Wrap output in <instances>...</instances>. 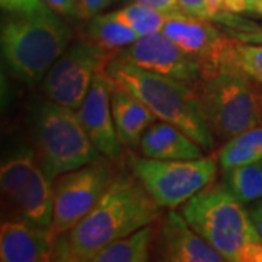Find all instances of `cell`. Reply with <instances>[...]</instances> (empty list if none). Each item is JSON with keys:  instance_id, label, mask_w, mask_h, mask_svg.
<instances>
[{"instance_id": "1", "label": "cell", "mask_w": 262, "mask_h": 262, "mask_svg": "<svg viewBox=\"0 0 262 262\" xmlns=\"http://www.w3.org/2000/svg\"><path fill=\"white\" fill-rule=\"evenodd\" d=\"M162 207L139 179L118 173L96 206L54 242L53 261L92 262L105 246L155 223Z\"/></svg>"}, {"instance_id": "2", "label": "cell", "mask_w": 262, "mask_h": 262, "mask_svg": "<svg viewBox=\"0 0 262 262\" xmlns=\"http://www.w3.org/2000/svg\"><path fill=\"white\" fill-rule=\"evenodd\" d=\"M105 72L114 86L137 98L158 120L185 131L204 150L214 149V136L204 120L192 84L144 70L118 56L114 57Z\"/></svg>"}, {"instance_id": "3", "label": "cell", "mask_w": 262, "mask_h": 262, "mask_svg": "<svg viewBox=\"0 0 262 262\" xmlns=\"http://www.w3.org/2000/svg\"><path fill=\"white\" fill-rule=\"evenodd\" d=\"M50 8L34 13H9L2 20V61L13 79L42 82L51 66L72 42V29Z\"/></svg>"}, {"instance_id": "4", "label": "cell", "mask_w": 262, "mask_h": 262, "mask_svg": "<svg viewBox=\"0 0 262 262\" xmlns=\"http://www.w3.org/2000/svg\"><path fill=\"white\" fill-rule=\"evenodd\" d=\"M181 214L229 262H262V237L251 213L222 184L213 182L185 204Z\"/></svg>"}, {"instance_id": "5", "label": "cell", "mask_w": 262, "mask_h": 262, "mask_svg": "<svg viewBox=\"0 0 262 262\" xmlns=\"http://www.w3.org/2000/svg\"><path fill=\"white\" fill-rule=\"evenodd\" d=\"M214 139L229 140L262 124V84L220 66L192 83Z\"/></svg>"}, {"instance_id": "6", "label": "cell", "mask_w": 262, "mask_h": 262, "mask_svg": "<svg viewBox=\"0 0 262 262\" xmlns=\"http://www.w3.org/2000/svg\"><path fill=\"white\" fill-rule=\"evenodd\" d=\"M31 131L35 155L51 181L103 158L86 134L76 110L46 96L32 105Z\"/></svg>"}, {"instance_id": "7", "label": "cell", "mask_w": 262, "mask_h": 262, "mask_svg": "<svg viewBox=\"0 0 262 262\" xmlns=\"http://www.w3.org/2000/svg\"><path fill=\"white\" fill-rule=\"evenodd\" d=\"M217 158L160 160L130 156V168L162 208H178L210 185L217 173Z\"/></svg>"}, {"instance_id": "8", "label": "cell", "mask_w": 262, "mask_h": 262, "mask_svg": "<svg viewBox=\"0 0 262 262\" xmlns=\"http://www.w3.org/2000/svg\"><path fill=\"white\" fill-rule=\"evenodd\" d=\"M118 173L114 160L101 158L57 177L53 181L51 234L57 239L77 225L96 206Z\"/></svg>"}, {"instance_id": "9", "label": "cell", "mask_w": 262, "mask_h": 262, "mask_svg": "<svg viewBox=\"0 0 262 262\" xmlns=\"http://www.w3.org/2000/svg\"><path fill=\"white\" fill-rule=\"evenodd\" d=\"M0 185L20 217L44 227L51 226L53 181L44 172L34 150L19 149L2 162Z\"/></svg>"}, {"instance_id": "10", "label": "cell", "mask_w": 262, "mask_h": 262, "mask_svg": "<svg viewBox=\"0 0 262 262\" xmlns=\"http://www.w3.org/2000/svg\"><path fill=\"white\" fill-rule=\"evenodd\" d=\"M115 56L117 53L95 47L86 39L70 42L41 82L44 96L77 110L89 92L95 75L105 70Z\"/></svg>"}, {"instance_id": "11", "label": "cell", "mask_w": 262, "mask_h": 262, "mask_svg": "<svg viewBox=\"0 0 262 262\" xmlns=\"http://www.w3.org/2000/svg\"><path fill=\"white\" fill-rule=\"evenodd\" d=\"M117 56L144 70L191 84L203 73V64L187 54L162 31L139 37Z\"/></svg>"}, {"instance_id": "12", "label": "cell", "mask_w": 262, "mask_h": 262, "mask_svg": "<svg viewBox=\"0 0 262 262\" xmlns=\"http://www.w3.org/2000/svg\"><path fill=\"white\" fill-rule=\"evenodd\" d=\"M113 84L105 70L98 72L91 89L76 110L86 134L103 158L118 160L121 158L122 144L113 117Z\"/></svg>"}, {"instance_id": "13", "label": "cell", "mask_w": 262, "mask_h": 262, "mask_svg": "<svg viewBox=\"0 0 262 262\" xmlns=\"http://www.w3.org/2000/svg\"><path fill=\"white\" fill-rule=\"evenodd\" d=\"M162 32L203 64L201 75L213 72L222 66L226 48L232 41V35L220 32L208 19L185 13L173 15Z\"/></svg>"}, {"instance_id": "14", "label": "cell", "mask_w": 262, "mask_h": 262, "mask_svg": "<svg viewBox=\"0 0 262 262\" xmlns=\"http://www.w3.org/2000/svg\"><path fill=\"white\" fill-rule=\"evenodd\" d=\"M155 252L159 261L168 262H225L206 239L198 234L185 217L170 208L162 219L155 237Z\"/></svg>"}, {"instance_id": "15", "label": "cell", "mask_w": 262, "mask_h": 262, "mask_svg": "<svg viewBox=\"0 0 262 262\" xmlns=\"http://www.w3.org/2000/svg\"><path fill=\"white\" fill-rule=\"evenodd\" d=\"M56 237L50 227L37 225L25 217L12 219L0 227V261H53Z\"/></svg>"}, {"instance_id": "16", "label": "cell", "mask_w": 262, "mask_h": 262, "mask_svg": "<svg viewBox=\"0 0 262 262\" xmlns=\"http://www.w3.org/2000/svg\"><path fill=\"white\" fill-rule=\"evenodd\" d=\"M139 149L143 156L160 160L196 159L204 156V149L185 131L162 120H156L146 130Z\"/></svg>"}, {"instance_id": "17", "label": "cell", "mask_w": 262, "mask_h": 262, "mask_svg": "<svg viewBox=\"0 0 262 262\" xmlns=\"http://www.w3.org/2000/svg\"><path fill=\"white\" fill-rule=\"evenodd\" d=\"M111 103L114 122L121 144L128 149L140 147L143 134L158 118L137 98L114 84Z\"/></svg>"}, {"instance_id": "18", "label": "cell", "mask_w": 262, "mask_h": 262, "mask_svg": "<svg viewBox=\"0 0 262 262\" xmlns=\"http://www.w3.org/2000/svg\"><path fill=\"white\" fill-rule=\"evenodd\" d=\"M156 229L153 223L143 226L133 233L122 236L105 246L94 256L92 262H146L150 261L155 248Z\"/></svg>"}, {"instance_id": "19", "label": "cell", "mask_w": 262, "mask_h": 262, "mask_svg": "<svg viewBox=\"0 0 262 262\" xmlns=\"http://www.w3.org/2000/svg\"><path fill=\"white\" fill-rule=\"evenodd\" d=\"M84 35V39L94 44L95 47L117 54L139 38L133 29L111 18L108 13H99L89 19Z\"/></svg>"}, {"instance_id": "20", "label": "cell", "mask_w": 262, "mask_h": 262, "mask_svg": "<svg viewBox=\"0 0 262 262\" xmlns=\"http://www.w3.org/2000/svg\"><path fill=\"white\" fill-rule=\"evenodd\" d=\"M262 160V124L242 131L225 141L217 162L222 170Z\"/></svg>"}, {"instance_id": "21", "label": "cell", "mask_w": 262, "mask_h": 262, "mask_svg": "<svg viewBox=\"0 0 262 262\" xmlns=\"http://www.w3.org/2000/svg\"><path fill=\"white\" fill-rule=\"evenodd\" d=\"M222 187L244 204L262 198V162L223 170Z\"/></svg>"}, {"instance_id": "22", "label": "cell", "mask_w": 262, "mask_h": 262, "mask_svg": "<svg viewBox=\"0 0 262 262\" xmlns=\"http://www.w3.org/2000/svg\"><path fill=\"white\" fill-rule=\"evenodd\" d=\"M222 64L262 84V44L246 42L232 37Z\"/></svg>"}, {"instance_id": "23", "label": "cell", "mask_w": 262, "mask_h": 262, "mask_svg": "<svg viewBox=\"0 0 262 262\" xmlns=\"http://www.w3.org/2000/svg\"><path fill=\"white\" fill-rule=\"evenodd\" d=\"M111 18L117 19L122 25L133 29L139 37L149 35L153 32H159L166 25L169 19L173 15H168L156 9H151L146 5L134 2L121 9L108 12ZM177 15V13H175Z\"/></svg>"}, {"instance_id": "24", "label": "cell", "mask_w": 262, "mask_h": 262, "mask_svg": "<svg viewBox=\"0 0 262 262\" xmlns=\"http://www.w3.org/2000/svg\"><path fill=\"white\" fill-rule=\"evenodd\" d=\"M0 5L8 13H34L48 8L44 0H0Z\"/></svg>"}, {"instance_id": "25", "label": "cell", "mask_w": 262, "mask_h": 262, "mask_svg": "<svg viewBox=\"0 0 262 262\" xmlns=\"http://www.w3.org/2000/svg\"><path fill=\"white\" fill-rule=\"evenodd\" d=\"M76 16L80 19H91L99 15L103 9L111 6L115 0H75Z\"/></svg>"}, {"instance_id": "26", "label": "cell", "mask_w": 262, "mask_h": 262, "mask_svg": "<svg viewBox=\"0 0 262 262\" xmlns=\"http://www.w3.org/2000/svg\"><path fill=\"white\" fill-rule=\"evenodd\" d=\"M141 5H146L151 9L159 10L168 15H175V13H182L179 8L178 0H136Z\"/></svg>"}, {"instance_id": "27", "label": "cell", "mask_w": 262, "mask_h": 262, "mask_svg": "<svg viewBox=\"0 0 262 262\" xmlns=\"http://www.w3.org/2000/svg\"><path fill=\"white\" fill-rule=\"evenodd\" d=\"M178 2L182 13L204 19V10L208 0H178Z\"/></svg>"}, {"instance_id": "28", "label": "cell", "mask_w": 262, "mask_h": 262, "mask_svg": "<svg viewBox=\"0 0 262 262\" xmlns=\"http://www.w3.org/2000/svg\"><path fill=\"white\" fill-rule=\"evenodd\" d=\"M51 10L61 16H76L75 0H44Z\"/></svg>"}, {"instance_id": "29", "label": "cell", "mask_w": 262, "mask_h": 262, "mask_svg": "<svg viewBox=\"0 0 262 262\" xmlns=\"http://www.w3.org/2000/svg\"><path fill=\"white\" fill-rule=\"evenodd\" d=\"M232 37L237 38L241 41H246V42H258V44H262V27H249L245 31H239V29H232L230 32Z\"/></svg>"}, {"instance_id": "30", "label": "cell", "mask_w": 262, "mask_h": 262, "mask_svg": "<svg viewBox=\"0 0 262 262\" xmlns=\"http://www.w3.org/2000/svg\"><path fill=\"white\" fill-rule=\"evenodd\" d=\"M249 213H251V217H252L253 225H255L258 233L261 234L262 237V200L261 201H258V203L252 207V210H251Z\"/></svg>"}, {"instance_id": "31", "label": "cell", "mask_w": 262, "mask_h": 262, "mask_svg": "<svg viewBox=\"0 0 262 262\" xmlns=\"http://www.w3.org/2000/svg\"><path fill=\"white\" fill-rule=\"evenodd\" d=\"M249 12L262 16V0H249Z\"/></svg>"}, {"instance_id": "32", "label": "cell", "mask_w": 262, "mask_h": 262, "mask_svg": "<svg viewBox=\"0 0 262 262\" xmlns=\"http://www.w3.org/2000/svg\"><path fill=\"white\" fill-rule=\"evenodd\" d=\"M261 162H262V160H261Z\"/></svg>"}]
</instances>
